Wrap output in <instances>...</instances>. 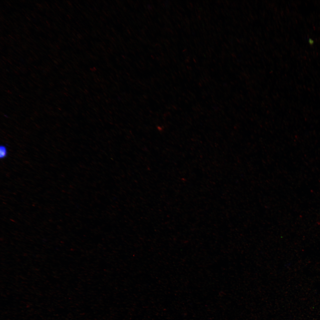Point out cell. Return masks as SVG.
Returning a JSON list of instances; mask_svg holds the SVG:
<instances>
[{
	"mask_svg": "<svg viewBox=\"0 0 320 320\" xmlns=\"http://www.w3.org/2000/svg\"><path fill=\"white\" fill-rule=\"evenodd\" d=\"M7 151L6 147L3 145L0 147V157L1 159L5 157L7 155Z\"/></svg>",
	"mask_w": 320,
	"mask_h": 320,
	"instance_id": "1",
	"label": "cell"
},
{
	"mask_svg": "<svg viewBox=\"0 0 320 320\" xmlns=\"http://www.w3.org/2000/svg\"><path fill=\"white\" fill-rule=\"evenodd\" d=\"M308 42L310 44H312L313 43V41L311 39H309L308 40Z\"/></svg>",
	"mask_w": 320,
	"mask_h": 320,
	"instance_id": "2",
	"label": "cell"
}]
</instances>
